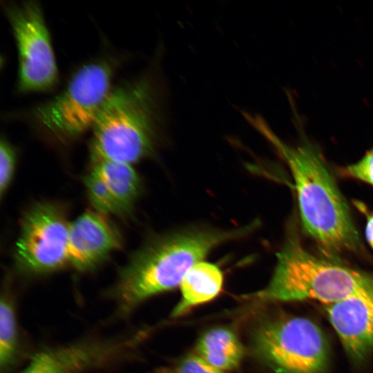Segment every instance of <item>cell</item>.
Listing matches in <instances>:
<instances>
[{
  "label": "cell",
  "instance_id": "6da1fadb",
  "mask_svg": "<svg viewBox=\"0 0 373 373\" xmlns=\"http://www.w3.org/2000/svg\"><path fill=\"white\" fill-rule=\"evenodd\" d=\"M257 224L221 229L192 227L151 238L118 271L108 291L117 312L126 315L149 298L170 291L218 245L242 238Z\"/></svg>",
  "mask_w": 373,
  "mask_h": 373
},
{
  "label": "cell",
  "instance_id": "7a4b0ae2",
  "mask_svg": "<svg viewBox=\"0 0 373 373\" xmlns=\"http://www.w3.org/2000/svg\"><path fill=\"white\" fill-rule=\"evenodd\" d=\"M247 120L267 138L286 160L297 191L305 231L333 252L361 250V242L347 204L317 149L309 143L290 146L259 116Z\"/></svg>",
  "mask_w": 373,
  "mask_h": 373
},
{
  "label": "cell",
  "instance_id": "3957f363",
  "mask_svg": "<svg viewBox=\"0 0 373 373\" xmlns=\"http://www.w3.org/2000/svg\"><path fill=\"white\" fill-rule=\"evenodd\" d=\"M159 88L149 75L112 88L91 129L90 162L132 165L153 153L163 124Z\"/></svg>",
  "mask_w": 373,
  "mask_h": 373
},
{
  "label": "cell",
  "instance_id": "277c9868",
  "mask_svg": "<svg viewBox=\"0 0 373 373\" xmlns=\"http://www.w3.org/2000/svg\"><path fill=\"white\" fill-rule=\"evenodd\" d=\"M270 281L245 296L256 303L318 300L324 305L358 298L373 305V277L305 249L298 238L289 237L277 253Z\"/></svg>",
  "mask_w": 373,
  "mask_h": 373
},
{
  "label": "cell",
  "instance_id": "5b68a950",
  "mask_svg": "<svg viewBox=\"0 0 373 373\" xmlns=\"http://www.w3.org/2000/svg\"><path fill=\"white\" fill-rule=\"evenodd\" d=\"M253 355L274 373H324L329 349L321 328L309 318L285 314L258 321L250 332Z\"/></svg>",
  "mask_w": 373,
  "mask_h": 373
},
{
  "label": "cell",
  "instance_id": "8992f818",
  "mask_svg": "<svg viewBox=\"0 0 373 373\" xmlns=\"http://www.w3.org/2000/svg\"><path fill=\"white\" fill-rule=\"evenodd\" d=\"M113 69L105 61L84 65L66 87L32 111L35 122L50 135L68 140L92 129L111 88Z\"/></svg>",
  "mask_w": 373,
  "mask_h": 373
},
{
  "label": "cell",
  "instance_id": "52a82bcc",
  "mask_svg": "<svg viewBox=\"0 0 373 373\" xmlns=\"http://www.w3.org/2000/svg\"><path fill=\"white\" fill-rule=\"evenodd\" d=\"M69 227L60 204L43 201L32 205L22 216L14 250L18 271L37 276L67 266Z\"/></svg>",
  "mask_w": 373,
  "mask_h": 373
},
{
  "label": "cell",
  "instance_id": "ba28073f",
  "mask_svg": "<svg viewBox=\"0 0 373 373\" xmlns=\"http://www.w3.org/2000/svg\"><path fill=\"white\" fill-rule=\"evenodd\" d=\"M4 10L18 50L17 88L45 91L58 81V70L43 11L37 1L10 3Z\"/></svg>",
  "mask_w": 373,
  "mask_h": 373
},
{
  "label": "cell",
  "instance_id": "9c48e42d",
  "mask_svg": "<svg viewBox=\"0 0 373 373\" xmlns=\"http://www.w3.org/2000/svg\"><path fill=\"white\" fill-rule=\"evenodd\" d=\"M134 338H87L35 353L20 373H79L106 365L126 354Z\"/></svg>",
  "mask_w": 373,
  "mask_h": 373
},
{
  "label": "cell",
  "instance_id": "30bf717a",
  "mask_svg": "<svg viewBox=\"0 0 373 373\" xmlns=\"http://www.w3.org/2000/svg\"><path fill=\"white\" fill-rule=\"evenodd\" d=\"M107 216L86 211L70 223L68 265L81 272L93 271L122 247V233Z\"/></svg>",
  "mask_w": 373,
  "mask_h": 373
},
{
  "label": "cell",
  "instance_id": "8fae6325",
  "mask_svg": "<svg viewBox=\"0 0 373 373\" xmlns=\"http://www.w3.org/2000/svg\"><path fill=\"white\" fill-rule=\"evenodd\" d=\"M325 309L349 356L364 359L373 350V305L352 298L325 305Z\"/></svg>",
  "mask_w": 373,
  "mask_h": 373
},
{
  "label": "cell",
  "instance_id": "7c38bea8",
  "mask_svg": "<svg viewBox=\"0 0 373 373\" xmlns=\"http://www.w3.org/2000/svg\"><path fill=\"white\" fill-rule=\"evenodd\" d=\"M222 285V272L216 265L202 260L197 262L180 283L181 298L171 316H182L193 307L212 300L220 293Z\"/></svg>",
  "mask_w": 373,
  "mask_h": 373
},
{
  "label": "cell",
  "instance_id": "4fadbf2b",
  "mask_svg": "<svg viewBox=\"0 0 373 373\" xmlns=\"http://www.w3.org/2000/svg\"><path fill=\"white\" fill-rule=\"evenodd\" d=\"M195 350L207 363L224 372L239 366L245 354V348L237 334L225 326L215 327L204 332Z\"/></svg>",
  "mask_w": 373,
  "mask_h": 373
},
{
  "label": "cell",
  "instance_id": "5bb4252c",
  "mask_svg": "<svg viewBox=\"0 0 373 373\" xmlns=\"http://www.w3.org/2000/svg\"><path fill=\"white\" fill-rule=\"evenodd\" d=\"M90 169L107 185L125 216L131 211L141 191L140 178L131 164L113 162H91Z\"/></svg>",
  "mask_w": 373,
  "mask_h": 373
},
{
  "label": "cell",
  "instance_id": "9a60e30c",
  "mask_svg": "<svg viewBox=\"0 0 373 373\" xmlns=\"http://www.w3.org/2000/svg\"><path fill=\"white\" fill-rule=\"evenodd\" d=\"M19 350L17 321L11 300L5 294L0 303V370L6 372L17 361Z\"/></svg>",
  "mask_w": 373,
  "mask_h": 373
},
{
  "label": "cell",
  "instance_id": "2e32d148",
  "mask_svg": "<svg viewBox=\"0 0 373 373\" xmlns=\"http://www.w3.org/2000/svg\"><path fill=\"white\" fill-rule=\"evenodd\" d=\"M84 183L88 200L95 211L106 215L125 216L107 185L95 171L90 169L84 178Z\"/></svg>",
  "mask_w": 373,
  "mask_h": 373
},
{
  "label": "cell",
  "instance_id": "e0dca14e",
  "mask_svg": "<svg viewBox=\"0 0 373 373\" xmlns=\"http://www.w3.org/2000/svg\"><path fill=\"white\" fill-rule=\"evenodd\" d=\"M16 150L5 137L0 142V195L2 198L8 191L15 172Z\"/></svg>",
  "mask_w": 373,
  "mask_h": 373
},
{
  "label": "cell",
  "instance_id": "ac0fdd59",
  "mask_svg": "<svg viewBox=\"0 0 373 373\" xmlns=\"http://www.w3.org/2000/svg\"><path fill=\"white\" fill-rule=\"evenodd\" d=\"M171 373H226L203 359L197 353L188 354L178 361Z\"/></svg>",
  "mask_w": 373,
  "mask_h": 373
},
{
  "label": "cell",
  "instance_id": "d6986e66",
  "mask_svg": "<svg viewBox=\"0 0 373 373\" xmlns=\"http://www.w3.org/2000/svg\"><path fill=\"white\" fill-rule=\"evenodd\" d=\"M345 172L351 177L373 186V149L358 162L348 166Z\"/></svg>",
  "mask_w": 373,
  "mask_h": 373
},
{
  "label": "cell",
  "instance_id": "ffe728a7",
  "mask_svg": "<svg viewBox=\"0 0 373 373\" xmlns=\"http://www.w3.org/2000/svg\"><path fill=\"white\" fill-rule=\"evenodd\" d=\"M365 236L367 242L373 248V216H370L367 220L365 228Z\"/></svg>",
  "mask_w": 373,
  "mask_h": 373
}]
</instances>
